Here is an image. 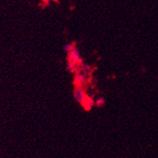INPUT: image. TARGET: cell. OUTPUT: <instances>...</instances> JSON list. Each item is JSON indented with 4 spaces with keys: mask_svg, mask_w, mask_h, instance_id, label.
Instances as JSON below:
<instances>
[{
    "mask_svg": "<svg viewBox=\"0 0 158 158\" xmlns=\"http://www.w3.org/2000/svg\"><path fill=\"white\" fill-rule=\"evenodd\" d=\"M73 48H73L72 46H71V45H66V46L64 47L65 51H66V52H68V53L72 51V50H73Z\"/></svg>",
    "mask_w": 158,
    "mask_h": 158,
    "instance_id": "1",
    "label": "cell"
},
{
    "mask_svg": "<svg viewBox=\"0 0 158 158\" xmlns=\"http://www.w3.org/2000/svg\"><path fill=\"white\" fill-rule=\"evenodd\" d=\"M103 103H104V100H103L102 98H99V100H98V102H97V104H98V106H102Z\"/></svg>",
    "mask_w": 158,
    "mask_h": 158,
    "instance_id": "2",
    "label": "cell"
}]
</instances>
